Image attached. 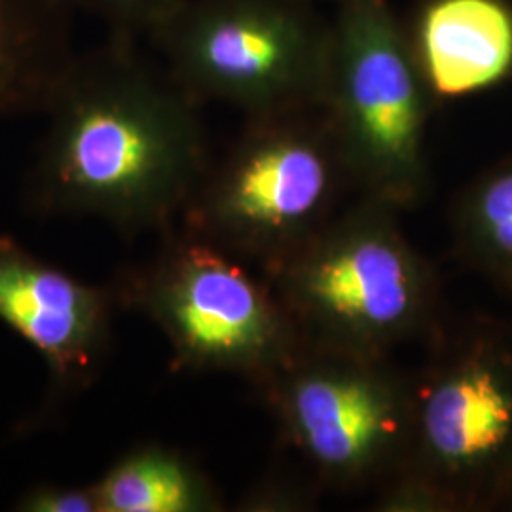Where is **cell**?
Segmentation results:
<instances>
[{"label":"cell","mask_w":512,"mask_h":512,"mask_svg":"<svg viewBox=\"0 0 512 512\" xmlns=\"http://www.w3.org/2000/svg\"><path fill=\"white\" fill-rule=\"evenodd\" d=\"M118 310L112 283H86L0 234V321L44 361L54 406L101 376Z\"/></svg>","instance_id":"9"},{"label":"cell","mask_w":512,"mask_h":512,"mask_svg":"<svg viewBox=\"0 0 512 512\" xmlns=\"http://www.w3.org/2000/svg\"><path fill=\"white\" fill-rule=\"evenodd\" d=\"M152 38L198 103H226L249 120L321 110L330 21L310 0H184Z\"/></svg>","instance_id":"6"},{"label":"cell","mask_w":512,"mask_h":512,"mask_svg":"<svg viewBox=\"0 0 512 512\" xmlns=\"http://www.w3.org/2000/svg\"><path fill=\"white\" fill-rule=\"evenodd\" d=\"M110 283L122 310L143 313L164 332L181 370L234 372L264 384L304 348L279 294L190 228Z\"/></svg>","instance_id":"5"},{"label":"cell","mask_w":512,"mask_h":512,"mask_svg":"<svg viewBox=\"0 0 512 512\" xmlns=\"http://www.w3.org/2000/svg\"><path fill=\"white\" fill-rule=\"evenodd\" d=\"M342 179L348 177L323 112L251 120L186 207V226L270 268L327 224Z\"/></svg>","instance_id":"7"},{"label":"cell","mask_w":512,"mask_h":512,"mask_svg":"<svg viewBox=\"0 0 512 512\" xmlns=\"http://www.w3.org/2000/svg\"><path fill=\"white\" fill-rule=\"evenodd\" d=\"M408 33L435 101L512 76V0H425Z\"/></svg>","instance_id":"10"},{"label":"cell","mask_w":512,"mask_h":512,"mask_svg":"<svg viewBox=\"0 0 512 512\" xmlns=\"http://www.w3.org/2000/svg\"><path fill=\"white\" fill-rule=\"evenodd\" d=\"M71 8L84 10L101 19L110 35L154 37L184 0H65Z\"/></svg>","instance_id":"14"},{"label":"cell","mask_w":512,"mask_h":512,"mask_svg":"<svg viewBox=\"0 0 512 512\" xmlns=\"http://www.w3.org/2000/svg\"><path fill=\"white\" fill-rule=\"evenodd\" d=\"M507 505H512V494L511 497H509V501H507Z\"/></svg>","instance_id":"16"},{"label":"cell","mask_w":512,"mask_h":512,"mask_svg":"<svg viewBox=\"0 0 512 512\" xmlns=\"http://www.w3.org/2000/svg\"><path fill=\"white\" fill-rule=\"evenodd\" d=\"M452 220L461 260L512 296V154L461 190Z\"/></svg>","instance_id":"13"},{"label":"cell","mask_w":512,"mask_h":512,"mask_svg":"<svg viewBox=\"0 0 512 512\" xmlns=\"http://www.w3.org/2000/svg\"><path fill=\"white\" fill-rule=\"evenodd\" d=\"M65 0H0V118L46 112L73 65Z\"/></svg>","instance_id":"11"},{"label":"cell","mask_w":512,"mask_h":512,"mask_svg":"<svg viewBox=\"0 0 512 512\" xmlns=\"http://www.w3.org/2000/svg\"><path fill=\"white\" fill-rule=\"evenodd\" d=\"M133 42L110 35L74 57L23 186L31 217H90L137 236L167 228L198 194L209 173L198 101Z\"/></svg>","instance_id":"1"},{"label":"cell","mask_w":512,"mask_h":512,"mask_svg":"<svg viewBox=\"0 0 512 512\" xmlns=\"http://www.w3.org/2000/svg\"><path fill=\"white\" fill-rule=\"evenodd\" d=\"M99 512L219 511L213 482L194 461L164 444H139L93 482Z\"/></svg>","instance_id":"12"},{"label":"cell","mask_w":512,"mask_h":512,"mask_svg":"<svg viewBox=\"0 0 512 512\" xmlns=\"http://www.w3.org/2000/svg\"><path fill=\"white\" fill-rule=\"evenodd\" d=\"M264 384L294 446L330 480H363L401 458L410 389L380 357L304 344Z\"/></svg>","instance_id":"8"},{"label":"cell","mask_w":512,"mask_h":512,"mask_svg":"<svg viewBox=\"0 0 512 512\" xmlns=\"http://www.w3.org/2000/svg\"><path fill=\"white\" fill-rule=\"evenodd\" d=\"M393 211L366 200L270 266L306 346L382 359L433 321L435 275Z\"/></svg>","instance_id":"3"},{"label":"cell","mask_w":512,"mask_h":512,"mask_svg":"<svg viewBox=\"0 0 512 512\" xmlns=\"http://www.w3.org/2000/svg\"><path fill=\"white\" fill-rule=\"evenodd\" d=\"M321 112L348 181L393 209L429 186L427 122L435 103L408 29L389 0H334Z\"/></svg>","instance_id":"4"},{"label":"cell","mask_w":512,"mask_h":512,"mask_svg":"<svg viewBox=\"0 0 512 512\" xmlns=\"http://www.w3.org/2000/svg\"><path fill=\"white\" fill-rule=\"evenodd\" d=\"M310 2H313V0H310Z\"/></svg>","instance_id":"17"},{"label":"cell","mask_w":512,"mask_h":512,"mask_svg":"<svg viewBox=\"0 0 512 512\" xmlns=\"http://www.w3.org/2000/svg\"><path fill=\"white\" fill-rule=\"evenodd\" d=\"M406 503L476 511L512 494V325L476 319L444 336L410 391ZM397 461V463H399Z\"/></svg>","instance_id":"2"},{"label":"cell","mask_w":512,"mask_h":512,"mask_svg":"<svg viewBox=\"0 0 512 512\" xmlns=\"http://www.w3.org/2000/svg\"><path fill=\"white\" fill-rule=\"evenodd\" d=\"M18 512H99L92 484L40 482L23 490L14 501Z\"/></svg>","instance_id":"15"}]
</instances>
